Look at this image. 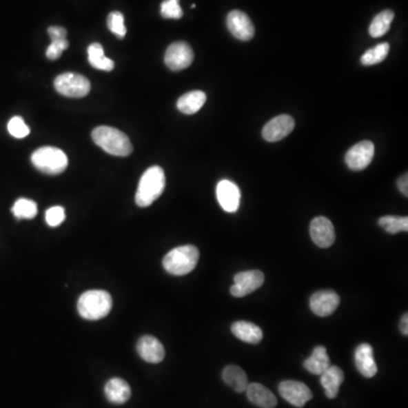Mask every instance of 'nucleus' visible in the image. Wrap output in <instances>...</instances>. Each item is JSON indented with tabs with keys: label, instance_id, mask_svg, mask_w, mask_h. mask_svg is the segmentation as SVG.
I'll list each match as a JSON object with an SVG mask.
<instances>
[{
	"label": "nucleus",
	"instance_id": "423d86ee",
	"mask_svg": "<svg viewBox=\"0 0 408 408\" xmlns=\"http://www.w3.org/2000/svg\"><path fill=\"white\" fill-rule=\"evenodd\" d=\"M54 89L68 98H83L89 94L91 84L83 75L64 73L54 80Z\"/></svg>",
	"mask_w": 408,
	"mask_h": 408
},
{
	"label": "nucleus",
	"instance_id": "9d476101",
	"mask_svg": "<svg viewBox=\"0 0 408 408\" xmlns=\"http://www.w3.org/2000/svg\"><path fill=\"white\" fill-rule=\"evenodd\" d=\"M279 394L286 402L295 407H303L313 397L312 391L309 390V387L294 380L283 381L279 385Z\"/></svg>",
	"mask_w": 408,
	"mask_h": 408
},
{
	"label": "nucleus",
	"instance_id": "dca6fc26",
	"mask_svg": "<svg viewBox=\"0 0 408 408\" xmlns=\"http://www.w3.org/2000/svg\"><path fill=\"white\" fill-rule=\"evenodd\" d=\"M136 349L141 358H143L147 363H160L165 358L163 344L153 336H143L140 338Z\"/></svg>",
	"mask_w": 408,
	"mask_h": 408
},
{
	"label": "nucleus",
	"instance_id": "4468645a",
	"mask_svg": "<svg viewBox=\"0 0 408 408\" xmlns=\"http://www.w3.org/2000/svg\"><path fill=\"white\" fill-rule=\"evenodd\" d=\"M227 26L230 33L242 41H249L254 37L255 29L252 21L241 10H233L228 14Z\"/></svg>",
	"mask_w": 408,
	"mask_h": 408
},
{
	"label": "nucleus",
	"instance_id": "c756f323",
	"mask_svg": "<svg viewBox=\"0 0 408 408\" xmlns=\"http://www.w3.org/2000/svg\"><path fill=\"white\" fill-rule=\"evenodd\" d=\"M108 28L119 39L125 38L127 30H126V26H125L124 15L119 13V12H112V13L109 14Z\"/></svg>",
	"mask_w": 408,
	"mask_h": 408
},
{
	"label": "nucleus",
	"instance_id": "393cba45",
	"mask_svg": "<svg viewBox=\"0 0 408 408\" xmlns=\"http://www.w3.org/2000/svg\"><path fill=\"white\" fill-rule=\"evenodd\" d=\"M88 57L89 63L92 68L99 70H105V72H112L115 68V64L112 59L105 57V51L100 43H92L88 48Z\"/></svg>",
	"mask_w": 408,
	"mask_h": 408
},
{
	"label": "nucleus",
	"instance_id": "ddd939ff",
	"mask_svg": "<svg viewBox=\"0 0 408 408\" xmlns=\"http://www.w3.org/2000/svg\"><path fill=\"white\" fill-rule=\"evenodd\" d=\"M295 127V121L289 115L274 117L262 130V136L268 142H278L289 135Z\"/></svg>",
	"mask_w": 408,
	"mask_h": 408
},
{
	"label": "nucleus",
	"instance_id": "b1692460",
	"mask_svg": "<svg viewBox=\"0 0 408 408\" xmlns=\"http://www.w3.org/2000/svg\"><path fill=\"white\" fill-rule=\"evenodd\" d=\"M223 380L227 386L233 388L235 391L244 392L249 386V379L245 372L237 365H228L223 371Z\"/></svg>",
	"mask_w": 408,
	"mask_h": 408
},
{
	"label": "nucleus",
	"instance_id": "f3484780",
	"mask_svg": "<svg viewBox=\"0 0 408 408\" xmlns=\"http://www.w3.org/2000/svg\"><path fill=\"white\" fill-rule=\"evenodd\" d=\"M355 364L357 370L365 378H374L378 372L374 360V347L369 344H360L355 351Z\"/></svg>",
	"mask_w": 408,
	"mask_h": 408
},
{
	"label": "nucleus",
	"instance_id": "9b49d317",
	"mask_svg": "<svg viewBox=\"0 0 408 408\" xmlns=\"http://www.w3.org/2000/svg\"><path fill=\"white\" fill-rule=\"evenodd\" d=\"M340 304V297L334 290H319L313 294L309 300V307L318 316H332Z\"/></svg>",
	"mask_w": 408,
	"mask_h": 408
},
{
	"label": "nucleus",
	"instance_id": "f257e3e1",
	"mask_svg": "<svg viewBox=\"0 0 408 408\" xmlns=\"http://www.w3.org/2000/svg\"><path fill=\"white\" fill-rule=\"evenodd\" d=\"M166 186V176L163 168L153 166L144 172L141 177L135 202L141 207H147L163 194Z\"/></svg>",
	"mask_w": 408,
	"mask_h": 408
},
{
	"label": "nucleus",
	"instance_id": "6ab92c4d",
	"mask_svg": "<svg viewBox=\"0 0 408 408\" xmlns=\"http://www.w3.org/2000/svg\"><path fill=\"white\" fill-rule=\"evenodd\" d=\"M105 394L109 402L121 405L131 398V387L125 380L114 378L105 385Z\"/></svg>",
	"mask_w": 408,
	"mask_h": 408
},
{
	"label": "nucleus",
	"instance_id": "f704fd0d",
	"mask_svg": "<svg viewBox=\"0 0 408 408\" xmlns=\"http://www.w3.org/2000/svg\"><path fill=\"white\" fill-rule=\"evenodd\" d=\"M49 37H50L51 41L54 40H61V39H66L68 31L61 26H51L48 29Z\"/></svg>",
	"mask_w": 408,
	"mask_h": 408
},
{
	"label": "nucleus",
	"instance_id": "e433bc0d",
	"mask_svg": "<svg viewBox=\"0 0 408 408\" xmlns=\"http://www.w3.org/2000/svg\"><path fill=\"white\" fill-rule=\"evenodd\" d=\"M400 332H402V335L407 336L408 335V316L407 313L404 314L402 318V321H400Z\"/></svg>",
	"mask_w": 408,
	"mask_h": 408
},
{
	"label": "nucleus",
	"instance_id": "2f4dec72",
	"mask_svg": "<svg viewBox=\"0 0 408 408\" xmlns=\"http://www.w3.org/2000/svg\"><path fill=\"white\" fill-rule=\"evenodd\" d=\"M8 132L12 136L17 137V139H24L30 134V128L26 124V121H23L22 117L15 116L8 123Z\"/></svg>",
	"mask_w": 408,
	"mask_h": 408
},
{
	"label": "nucleus",
	"instance_id": "cd10ccee",
	"mask_svg": "<svg viewBox=\"0 0 408 408\" xmlns=\"http://www.w3.org/2000/svg\"><path fill=\"white\" fill-rule=\"evenodd\" d=\"M389 45L388 43H380L376 45L374 48L365 51V54L360 58V63L364 66H372V65L379 64L381 61L386 59L389 54Z\"/></svg>",
	"mask_w": 408,
	"mask_h": 408
},
{
	"label": "nucleus",
	"instance_id": "a211bd4d",
	"mask_svg": "<svg viewBox=\"0 0 408 408\" xmlns=\"http://www.w3.org/2000/svg\"><path fill=\"white\" fill-rule=\"evenodd\" d=\"M245 391L249 402L258 407L274 408L277 406L276 396L260 383H249Z\"/></svg>",
	"mask_w": 408,
	"mask_h": 408
},
{
	"label": "nucleus",
	"instance_id": "bb28decb",
	"mask_svg": "<svg viewBox=\"0 0 408 408\" xmlns=\"http://www.w3.org/2000/svg\"><path fill=\"white\" fill-rule=\"evenodd\" d=\"M12 212L17 219H33L38 214V205L29 198H19L14 203Z\"/></svg>",
	"mask_w": 408,
	"mask_h": 408
},
{
	"label": "nucleus",
	"instance_id": "5701e85b",
	"mask_svg": "<svg viewBox=\"0 0 408 408\" xmlns=\"http://www.w3.org/2000/svg\"><path fill=\"white\" fill-rule=\"evenodd\" d=\"M205 101H207L205 93L196 90V91H191V92L185 93L184 96H181L177 101V108L179 112L185 114V115H193L203 107Z\"/></svg>",
	"mask_w": 408,
	"mask_h": 408
},
{
	"label": "nucleus",
	"instance_id": "72a5a7b5",
	"mask_svg": "<svg viewBox=\"0 0 408 408\" xmlns=\"http://www.w3.org/2000/svg\"><path fill=\"white\" fill-rule=\"evenodd\" d=\"M68 48V39H61V40H54L51 41L50 45L47 49L45 56L50 61H56L61 57L63 51Z\"/></svg>",
	"mask_w": 408,
	"mask_h": 408
},
{
	"label": "nucleus",
	"instance_id": "39448f33",
	"mask_svg": "<svg viewBox=\"0 0 408 408\" xmlns=\"http://www.w3.org/2000/svg\"><path fill=\"white\" fill-rule=\"evenodd\" d=\"M31 160L37 170L48 175H59L68 166L66 153L58 147H40L33 152Z\"/></svg>",
	"mask_w": 408,
	"mask_h": 408
},
{
	"label": "nucleus",
	"instance_id": "412c9836",
	"mask_svg": "<svg viewBox=\"0 0 408 408\" xmlns=\"http://www.w3.org/2000/svg\"><path fill=\"white\" fill-rule=\"evenodd\" d=\"M332 363L329 358L327 349L323 346H316L313 349V353L307 360L304 362V367L309 374L321 376L325 370H328Z\"/></svg>",
	"mask_w": 408,
	"mask_h": 408
},
{
	"label": "nucleus",
	"instance_id": "0eeeda50",
	"mask_svg": "<svg viewBox=\"0 0 408 408\" xmlns=\"http://www.w3.org/2000/svg\"><path fill=\"white\" fill-rule=\"evenodd\" d=\"M193 61H194V54L186 42H174L168 47L165 54L167 68L174 72H179L190 68Z\"/></svg>",
	"mask_w": 408,
	"mask_h": 408
},
{
	"label": "nucleus",
	"instance_id": "f03ea898",
	"mask_svg": "<svg viewBox=\"0 0 408 408\" xmlns=\"http://www.w3.org/2000/svg\"><path fill=\"white\" fill-rule=\"evenodd\" d=\"M92 139L102 150L116 156H127L133 152L127 135L112 126H98L92 132Z\"/></svg>",
	"mask_w": 408,
	"mask_h": 408
},
{
	"label": "nucleus",
	"instance_id": "7ed1b4c3",
	"mask_svg": "<svg viewBox=\"0 0 408 408\" xmlns=\"http://www.w3.org/2000/svg\"><path fill=\"white\" fill-rule=\"evenodd\" d=\"M112 307V298L105 290H88L81 295L77 302V311L85 320L102 319L108 316Z\"/></svg>",
	"mask_w": 408,
	"mask_h": 408
},
{
	"label": "nucleus",
	"instance_id": "f8f14e48",
	"mask_svg": "<svg viewBox=\"0 0 408 408\" xmlns=\"http://www.w3.org/2000/svg\"><path fill=\"white\" fill-rule=\"evenodd\" d=\"M309 235L314 244L321 249H328L335 243V228L328 218H314L309 226Z\"/></svg>",
	"mask_w": 408,
	"mask_h": 408
},
{
	"label": "nucleus",
	"instance_id": "7c9ffc66",
	"mask_svg": "<svg viewBox=\"0 0 408 408\" xmlns=\"http://www.w3.org/2000/svg\"><path fill=\"white\" fill-rule=\"evenodd\" d=\"M160 13L165 19H181L183 17V10L179 5V0H165L160 7Z\"/></svg>",
	"mask_w": 408,
	"mask_h": 408
},
{
	"label": "nucleus",
	"instance_id": "2eb2a0df",
	"mask_svg": "<svg viewBox=\"0 0 408 408\" xmlns=\"http://www.w3.org/2000/svg\"><path fill=\"white\" fill-rule=\"evenodd\" d=\"M217 198L221 207L226 212H236L241 203V191L238 186L232 181L223 179L218 183Z\"/></svg>",
	"mask_w": 408,
	"mask_h": 408
},
{
	"label": "nucleus",
	"instance_id": "473e14b6",
	"mask_svg": "<svg viewBox=\"0 0 408 408\" xmlns=\"http://www.w3.org/2000/svg\"><path fill=\"white\" fill-rule=\"evenodd\" d=\"M65 221V210L63 207H51L45 212V223L50 227H58Z\"/></svg>",
	"mask_w": 408,
	"mask_h": 408
},
{
	"label": "nucleus",
	"instance_id": "c9c22d12",
	"mask_svg": "<svg viewBox=\"0 0 408 408\" xmlns=\"http://www.w3.org/2000/svg\"><path fill=\"white\" fill-rule=\"evenodd\" d=\"M397 185H398L399 191L402 192V194L405 195V196H408V175L405 174V175H402L400 178L398 179V183H397Z\"/></svg>",
	"mask_w": 408,
	"mask_h": 408
},
{
	"label": "nucleus",
	"instance_id": "6e6552de",
	"mask_svg": "<svg viewBox=\"0 0 408 408\" xmlns=\"http://www.w3.org/2000/svg\"><path fill=\"white\" fill-rule=\"evenodd\" d=\"M374 144L371 141H362L347 151L345 161L349 170L360 172L370 165L374 160Z\"/></svg>",
	"mask_w": 408,
	"mask_h": 408
},
{
	"label": "nucleus",
	"instance_id": "4be33fe9",
	"mask_svg": "<svg viewBox=\"0 0 408 408\" xmlns=\"http://www.w3.org/2000/svg\"><path fill=\"white\" fill-rule=\"evenodd\" d=\"M232 332L237 338L249 343V344H258L263 338V334L260 327L247 321H237L232 325Z\"/></svg>",
	"mask_w": 408,
	"mask_h": 408
},
{
	"label": "nucleus",
	"instance_id": "1a4fd4ad",
	"mask_svg": "<svg viewBox=\"0 0 408 408\" xmlns=\"http://www.w3.org/2000/svg\"><path fill=\"white\" fill-rule=\"evenodd\" d=\"M234 281L235 284L230 288V294L235 297H244L261 287L265 283V274L260 270L238 272Z\"/></svg>",
	"mask_w": 408,
	"mask_h": 408
},
{
	"label": "nucleus",
	"instance_id": "c85d7f7f",
	"mask_svg": "<svg viewBox=\"0 0 408 408\" xmlns=\"http://www.w3.org/2000/svg\"><path fill=\"white\" fill-rule=\"evenodd\" d=\"M379 226L387 233L398 234L400 232H407L408 218L397 217V216H385L379 219Z\"/></svg>",
	"mask_w": 408,
	"mask_h": 408
},
{
	"label": "nucleus",
	"instance_id": "a878e982",
	"mask_svg": "<svg viewBox=\"0 0 408 408\" xmlns=\"http://www.w3.org/2000/svg\"><path fill=\"white\" fill-rule=\"evenodd\" d=\"M394 17H395V14L390 10H383L381 13L378 14L371 23L370 29H369L371 37L380 38V37L386 34L389 31Z\"/></svg>",
	"mask_w": 408,
	"mask_h": 408
},
{
	"label": "nucleus",
	"instance_id": "aec40b11",
	"mask_svg": "<svg viewBox=\"0 0 408 408\" xmlns=\"http://www.w3.org/2000/svg\"><path fill=\"white\" fill-rule=\"evenodd\" d=\"M344 378L343 370L335 365H330L328 370L321 374V385L325 388V395L328 398L334 399L337 397Z\"/></svg>",
	"mask_w": 408,
	"mask_h": 408
},
{
	"label": "nucleus",
	"instance_id": "20e7f679",
	"mask_svg": "<svg viewBox=\"0 0 408 408\" xmlns=\"http://www.w3.org/2000/svg\"><path fill=\"white\" fill-rule=\"evenodd\" d=\"M198 261V249L193 245H183L167 253L163 265L168 274L185 276L194 270Z\"/></svg>",
	"mask_w": 408,
	"mask_h": 408
}]
</instances>
